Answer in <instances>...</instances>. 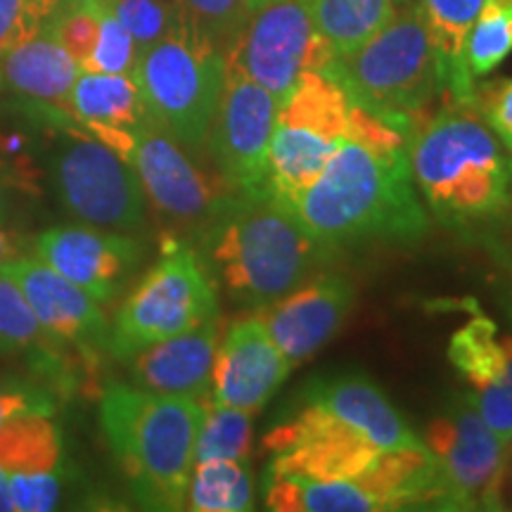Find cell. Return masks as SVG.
<instances>
[{
  "instance_id": "1",
  "label": "cell",
  "mask_w": 512,
  "mask_h": 512,
  "mask_svg": "<svg viewBox=\"0 0 512 512\" xmlns=\"http://www.w3.org/2000/svg\"><path fill=\"white\" fill-rule=\"evenodd\" d=\"M287 209L328 252L368 240H420L427 214L413 188L408 143L342 140Z\"/></svg>"
},
{
  "instance_id": "2",
  "label": "cell",
  "mask_w": 512,
  "mask_h": 512,
  "mask_svg": "<svg viewBox=\"0 0 512 512\" xmlns=\"http://www.w3.org/2000/svg\"><path fill=\"white\" fill-rule=\"evenodd\" d=\"M204 233L207 259L223 287L254 311L297 290L328 256L273 192L230 195Z\"/></svg>"
},
{
  "instance_id": "3",
  "label": "cell",
  "mask_w": 512,
  "mask_h": 512,
  "mask_svg": "<svg viewBox=\"0 0 512 512\" xmlns=\"http://www.w3.org/2000/svg\"><path fill=\"white\" fill-rule=\"evenodd\" d=\"M202 420L204 399L107 384L100 399L102 432L143 508H185Z\"/></svg>"
},
{
  "instance_id": "4",
  "label": "cell",
  "mask_w": 512,
  "mask_h": 512,
  "mask_svg": "<svg viewBox=\"0 0 512 512\" xmlns=\"http://www.w3.org/2000/svg\"><path fill=\"white\" fill-rule=\"evenodd\" d=\"M472 105L451 102L415 128L408 143L415 185L437 219L451 226L491 219L508 202V162Z\"/></svg>"
},
{
  "instance_id": "5",
  "label": "cell",
  "mask_w": 512,
  "mask_h": 512,
  "mask_svg": "<svg viewBox=\"0 0 512 512\" xmlns=\"http://www.w3.org/2000/svg\"><path fill=\"white\" fill-rule=\"evenodd\" d=\"M332 76L349 98L384 124L403 133L422 119L441 95V72L434 41L418 0L399 5L392 22L356 48L330 62Z\"/></svg>"
},
{
  "instance_id": "6",
  "label": "cell",
  "mask_w": 512,
  "mask_h": 512,
  "mask_svg": "<svg viewBox=\"0 0 512 512\" xmlns=\"http://www.w3.org/2000/svg\"><path fill=\"white\" fill-rule=\"evenodd\" d=\"M138 83L147 117L185 150L200 152L219 110L226 83V53L185 19L138 57Z\"/></svg>"
},
{
  "instance_id": "7",
  "label": "cell",
  "mask_w": 512,
  "mask_h": 512,
  "mask_svg": "<svg viewBox=\"0 0 512 512\" xmlns=\"http://www.w3.org/2000/svg\"><path fill=\"white\" fill-rule=\"evenodd\" d=\"M216 316L219 299L200 256L190 247L171 245L121 304L107 347L114 358L128 361L140 349Z\"/></svg>"
},
{
  "instance_id": "8",
  "label": "cell",
  "mask_w": 512,
  "mask_h": 512,
  "mask_svg": "<svg viewBox=\"0 0 512 512\" xmlns=\"http://www.w3.org/2000/svg\"><path fill=\"white\" fill-rule=\"evenodd\" d=\"M354 100L325 72H306L278 107L271 140V192L290 204L349 138Z\"/></svg>"
},
{
  "instance_id": "9",
  "label": "cell",
  "mask_w": 512,
  "mask_h": 512,
  "mask_svg": "<svg viewBox=\"0 0 512 512\" xmlns=\"http://www.w3.org/2000/svg\"><path fill=\"white\" fill-rule=\"evenodd\" d=\"M50 169L57 200L72 219L126 235L145 228L147 197L136 169L91 133L64 140Z\"/></svg>"
},
{
  "instance_id": "10",
  "label": "cell",
  "mask_w": 512,
  "mask_h": 512,
  "mask_svg": "<svg viewBox=\"0 0 512 512\" xmlns=\"http://www.w3.org/2000/svg\"><path fill=\"white\" fill-rule=\"evenodd\" d=\"M226 60L283 105L299 79L306 72H325L335 53L313 27L304 0H275L249 12Z\"/></svg>"
},
{
  "instance_id": "11",
  "label": "cell",
  "mask_w": 512,
  "mask_h": 512,
  "mask_svg": "<svg viewBox=\"0 0 512 512\" xmlns=\"http://www.w3.org/2000/svg\"><path fill=\"white\" fill-rule=\"evenodd\" d=\"M278 100L226 60V83L209 150L230 195L254 197L271 192V140L278 119Z\"/></svg>"
},
{
  "instance_id": "12",
  "label": "cell",
  "mask_w": 512,
  "mask_h": 512,
  "mask_svg": "<svg viewBox=\"0 0 512 512\" xmlns=\"http://www.w3.org/2000/svg\"><path fill=\"white\" fill-rule=\"evenodd\" d=\"M441 479L444 508H496L505 465V444L489 430L470 396H460L425 432Z\"/></svg>"
},
{
  "instance_id": "13",
  "label": "cell",
  "mask_w": 512,
  "mask_h": 512,
  "mask_svg": "<svg viewBox=\"0 0 512 512\" xmlns=\"http://www.w3.org/2000/svg\"><path fill=\"white\" fill-rule=\"evenodd\" d=\"M264 446L275 453L268 475L316 482L354 479L384 453L347 420L309 399L290 420L266 434Z\"/></svg>"
},
{
  "instance_id": "14",
  "label": "cell",
  "mask_w": 512,
  "mask_h": 512,
  "mask_svg": "<svg viewBox=\"0 0 512 512\" xmlns=\"http://www.w3.org/2000/svg\"><path fill=\"white\" fill-rule=\"evenodd\" d=\"M126 159L136 169L147 200L178 223L207 228L230 197L228 190H216L185 155V147L152 119L133 131Z\"/></svg>"
},
{
  "instance_id": "15",
  "label": "cell",
  "mask_w": 512,
  "mask_h": 512,
  "mask_svg": "<svg viewBox=\"0 0 512 512\" xmlns=\"http://www.w3.org/2000/svg\"><path fill=\"white\" fill-rule=\"evenodd\" d=\"M292 368L261 316L235 320L216 349L209 399L254 415L283 387Z\"/></svg>"
},
{
  "instance_id": "16",
  "label": "cell",
  "mask_w": 512,
  "mask_h": 512,
  "mask_svg": "<svg viewBox=\"0 0 512 512\" xmlns=\"http://www.w3.org/2000/svg\"><path fill=\"white\" fill-rule=\"evenodd\" d=\"M36 256L86 290L98 304L112 302L119 285L136 268L143 247L136 238L114 230L55 226L38 235Z\"/></svg>"
},
{
  "instance_id": "17",
  "label": "cell",
  "mask_w": 512,
  "mask_h": 512,
  "mask_svg": "<svg viewBox=\"0 0 512 512\" xmlns=\"http://www.w3.org/2000/svg\"><path fill=\"white\" fill-rule=\"evenodd\" d=\"M354 304V285L344 275L323 273L266 306L261 320L287 361L297 366L342 330Z\"/></svg>"
},
{
  "instance_id": "18",
  "label": "cell",
  "mask_w": 512,
  "mask_h": 512,
  "mask_svg": "<svg viewBox=\"0 0 512 512\" xmlns=\"http://www.w3.org/2000/svg\"><path fill=\"white\" fill-rule=\"evenodd\" d=\"M448 358L456 366L472 392L489 430L512 444V335L498 330L491 318L477 316L448 342Z\"/></svg>"
},
{
  "instance_id": "19",
  "label": "cell",
  "mask_w": 512,
  "mask_h": 512,
  "mask_svg": "<svg viewBox=\"0 0 512 512\" xmlns=\"http://www.w3.org/2000/svg\"><path fill=\"white\" fill-rule=\"evenodd\" d=\"M0 273L19 287L41 328L53 339L91 347L105 342L110 335L105 313L91 294L57 273L55 268L43 264L38 256L36 259L17 256L0 266Z\"/></svg>"
},
{
  "instance_id": "20",
  "label": "cell",
  "mask_w": 512,
  "mask_h": 512,
  "mask_svg": "<svg viewBox=\"0 0 512 512\" xmlns=\"http://www.w3.org/2000/svg\"><path fill=\"white\" fill-rule=\"evenodd\" d=\"M219 335L221 325L216 316L188 332L140 349L128 358L133 384L147 392L207 399Z\"/></svg>"
},
{
  "instance_id": "21",
  "label": "cell",
  "mask_w": 512,
  "mask_h": 512,
  "mask_svg": "<svg viewBox=\"0 0 512 512\" xmlns=\"http://www.w3.org/2000/svg\"><path fill=\"white\" fill-rule=\"evenodd\" d=\"M306 399L347 420L382 451L425 448V441L418 439L387 394L366 375L323 377L306 387Z\"/></svg>"
},
{
  "instance_id": "22",
  "label": "cell",
  "mask_w": 512,
  "mask_h": 512,
  "mask_svg": "<svg viewBox=\"0 0 512 512\" xmlns=\"http://www.w3.org/2000/svg\"><path fill=\"white\" fill-rule=\"evenodd\" d=\"M64 107L91 136L110 145L124 159L131 150L133 131L150 119L138 83L128 74L81 72Z\"/></svg>"
},
{
  "instance_id": "23",
  "label": "cell",
  "mask_w": 512,
  "mask_h": 512,
  "mask_svg": "<svg viewBox=\"0 0 512 512\" xmlns=\"http://www.w3.org/2000/svg\"><path fill=\"white\" fill-rule=\"evenodd\" d=\"M79 74V62L48 34H36L0 57V86L62 107Z\"/></svg>"
},
{
  "instance_id": "24",
  "label": "cell",
  "mask_w": 512,
  "mask_h": 512,
  "mask_svg": "<svg viewBox=\"0 0 512 512\" xmlns=\"http://www.w3.org/2000/svg\"><path fill=\"white\" fill-rule=\"evenodd\" d=\"M437 48L441 93L451 102H475V83L465 64V38L484 0H418Z\"/></svg>"
},
{
  "instance_id": "25",
  "label": "cell",
  "mask_w": 512,
  "mask_h": 512,
  "mask_svg": "<svg viewBox=\"0 0 512 512\" xmlns=\"http://www.w3.org/2000/svg\"><path fill=\"white\" fill-rule=\"evenodd\" d=\"M266 505L278 512H375L387 503L363 475L354 479H316L268 475L264 484Z\"/></svg>"
},
{
  "instance_id": "26",
  "label": "cell",
  "mask_w": 512,
  "mask_h": 512,
  "mask_svg": "<svg viewBox=\"0 0 512 512\" xmlns=\"http://www.w3.org/2000/svg\"><path fill=\"white\" fill-rule=\"evenodd\" d=\"M62 441L50 413L27 411L0 425V470L5 475L60 472Z\"/></svg>"
},
{
  "instance_id": "27",
  "label": "cell",
  "mask_w": 512,
  "mask_h": 512,
  "mask_svg": "<svg viewBox=\"0 0 512 512\" xmlns=\"http://www.w3.org/2000/svg\"><path fill=\"white\" fill-rule=\"evenodd\" d=\"M313 27L335 57L354 53L392 22L394 0H304Z\"/></svg>"
},
{
  "instance_id": "28",
  "label": "cell",
  "mask_w": 512,
  "mask_h": 512,
  "mask_svg": "<svg viewBox=\"0 0 512 512\" xmlns=\"http://www.w3.org/2000/svg\"><path fill=\"white\" fill-rule=\"evenodd\" d=\"M185 508L195 512H245L254 508L252 477L247 463L211 458L195 463L190 472Z\"/></svg>"
},
{
  "instance_id": "29",
  "label": "cell",
  "mask_w": 512,
  "mask_h": 512,
  "mask_svg": "<svg viewBox=\"0 0 512 512\" xmlns=\"http://www.w3.org/2000/svg\"><path fill=\"white\" fill-rule=\"evenodd\" d=\"M512 53V0H484L465 38V64L472 76H484Z\"/></svg>"
},
{
  "instance_id": "30",
  "label": "cell",
  "mask_w": 512,
  "mask_h": 512,
  "mask_svg": "<svg viewBox=\"0 0 512 512\" xmlns=\"http://www.w3.org/2000/svg\"><path fill=\"white\" fill-rule=\"evenodd\" d=\"M252 456V413L204 399V420L195 448V463L228 458L247 463Z\"/></svg>"
},
{
  "instance_id": "31",
  "label": "cell",
  "mask_w": 512,
  "mask_h": 512,
  "mask_svg": "<svg viewBox=\"0 0 512 512\" xmlns=\"http://www.w3.org/2000/svg\"><path fill=\"white\" fill-rule=\"evenodd\" d=\"M102 10L98 5H60L41 29L79 62L81 72L98 41Z\"/></svg>"
},
{
  "instance_id": "32",
  "label": "cell",
  "mask_w": 512,
  "mask_h": 512,
  "mask_svg": "<svg viewBox=\"0 0 512 512\" xmlns=\"http://www.w3.org/2000/svg\"><path fill=\"white\" fill-rule=\"evenodd\" d=\"M110 10L133 36L140 53L166 36L181 17V0H112Z\"/></svg>"
},
{
  "instance_id": "33",
  "label": "cell",
  "mask_w": 512,
  "mask_h": 512,
  "mask_svg": "<svg viewBox=\"0 0 512 512\" xmlns=\"http://www.w3.org/2000/svg\"><path fill=\"white\" fill-rule=\"evenodd\" d=\"M181 10L192 27L223 53L233 48L249 17L242 0H181Z\"/></svg>"
},
{
  "instance_id": "34",
  "label": "cell",
  "mask_w": 512,
  "mask_h": 512,
  "mask_svg": "<svg viewBox=\"0 0 512 512\" xmlns=\"http://www.w3.org/2000/svg\"><path fill=\"white\" fill-rule=\"evenodd\" d=\"M46 337L19 287L0 273V351L19 354Z\"/></svg>"
},
{
  "instance_id": "35",
  "label": "cell",
  "mask_w": 512,
  "mask_h": 512,
  "mask_svg": "<svg viewBox=\"0 0 512 512\" xmlns=\"http://www.w3.org/2000/svg\"><path fill=\"white\" fill-rule=\"evenodd\" d=\"M140 50L128 34L124 24L114 17L110 8L102 10L98 41L91 57L83 64V72H102V74H128L136 72Z\"/></svg>"
},
{
  "instance_id": "36",
  "label": "cell",
  "mask_w": 512,
  "mask_h": 512,
  "mask_svg": "<svg viewBox=\"0 0 512 512\" xmlns=\"http://www.w3.org/2000/svg\"><path fill=\"white\" fill-rule=\"evenodd\" d=\"M12 512H48L60 501V472H36V475H10Z\"/></svg>"
},
{
  "instance_id": "37",
  "label": "cell",
  "mask_w": 512,
  "mask_h": 512,
  "mask_svg": "<svg viewBox=\"0 0 512 512\" xmlns=\"http://www.w3.org/2000/svg\"><path fill=\"white\" fill-rule=\"evenodd\" d=\"M46 17L31 0H0V57L19 43L41 34Z\"/></svg>"
},
{
  "instance_id": "38",
  "label": "cell",
  "mask_w": 512,
  "mask_h": 512,
  "mask_svg": "<svg viewBox=\"0 0 512 512\" xmlns=\"http://www.w3.org/2000/svg\"><path fill=\"white\" fill-rule=\"evenodd\" d=\"M475 105H479L486 124L494 128L512 152V79L489 83L482 93L477 91Z\"/></svg>"
},
{
  "instance_id": "39",
  "label": "cell",
  "mask_w": 512,
  "mask_h": 512,
  "mask_svg": "<svg viewBox=\"0 0 512 512\" xmlns=\"http://www.w3.org/2000/svg\"><path fill=\"white\" fill-rule=\"evenodd\" d=\"M27 411L50 413L53 411V403H50L48 396H43L41 392H36V389L31 387H15L0 392V425L8 418H12V415Z\"/></svg>"
},
{
  "instance_id": "40",
  "label": "cell",
  "mask_w": 512,
  "mask_h": 512,
  "mask_svg": "<svg viewBox=\"0 0 512 512\" xmlns=\"http://www.w3.org/2000/svg\"><path fill=\"white\" fill-rule=\"evenodd\" d=\"M12 259H17V247H15V242H12L10 235L0 228V266L8 264V261H12Z\"/></svg>"
},
{
  "instance_id": "41",
  "label": "cell",
  "mask_w": 512,
  "mask_h": 512,
  "mask_svg": "<svg viewBox=\"0 0 512 512\" xmlns=\"http://www.w3.org/2000/svg\"><path fill=\"white\" fill-rule=\"evenodd\" d=\"M0 512H12V498H10V486L8 475L0 470Z\"/></svg>"
},
{
  "instance_id": "42",
  "label": "cell",
  "mask_w": 512,
  "mask_h": 512,
  "mask_svg": "<svg viewBox=\"0 0 512 512\" xmlns=\"http://www.w3.org/2000/svg\"><path fill=\"white\" fill-rule=\"evenodd\" d=\"M57 3H60V0H31V5H34V8L41 12L43 17H50L55 12V8H57Z\"/></svg>"
},
{
  "instance_id": "43",
  "label": "cell",
  "mask_w": 512,
  "mask_h": 512,
  "mask_svg": "<svg viewBox=\"0 0 512 512\" xmlns=\"http://www.w3.org/2000/svg\"><path fill=\"white\" fill-rule=\"evenodd\" d=\"M110 3L112 0H60L57 8H60V5H98V8H110Z\"/></svg>"
},
{
  "instance_id": "44",
  "label": "cell",
  "mask_w": 512,
  "mask_h": 512,
  "mask_svg": "<svg viewBox=\"0 0 512 512\" xmlns=\"http://www.w3.org/2000/svg\"><path fill=\"white\" fill-rule=\"evenodd\" d=\"M5 219H8V197H5L3 183H0V226H3Z\"/></svg>"
},
{
  "instance_id": "45",
  "label": "cell",
  "mask_w": 512,
  "mask_h": 512,
  "mask_svg": "<svg viewBox=\"0 0 512 512\" xmlns=\"http://www.w3.org/2000/svg\"><path fill=\"white\" fill-rule=\"evenodd\" d=\"M242 3H245L247 12H254V10L264 8V5H268V3H275V0H242Z\"/></svg>"
},
{
  "instance_id": "46",
  "label": "cell",
  "mask_w": 512,
  "mask_h": 512,
  "mask_svg": "<svg viewBox=\"0 0 512 512\" xmlns=\"http://www.w3.org/2000/svg\"><path fill=\"white\" fill-rule=\"evenodd\" d=\"M15 387H24V384H22V382L15 384V382L10 380V377L0 375V392H5V389H15Z\"/></svg>"
},
{
  "instance_id": "47",
  "label": "cell",
  "mask_w": 512,
  "mask_h": 512,
  "mask_svg": "<svg viewBox=\"0 0 512 512\" xmlns=\"http://www.w3.org/2000/svg\"><path fill=\"white\" fill-rule=\"evenodd\" d=\"M396 5H406V3H411V0H394Z\"/></svg>"
},
{
  "instance_id": "48",
  "label": "cell",
  "mask_w": 512,
  "mask_h": 512,
  "mask_svg": "<svg viewBox=\"0 0 512 512\" xmlns=\"http://www.w3.org/2000/svg\"><path fill=\"white\" fill-rule=\"evenodd\" d=\"M508 171H510V181H512V159L508 162Z\"/></svg>"
}]
</instances>
